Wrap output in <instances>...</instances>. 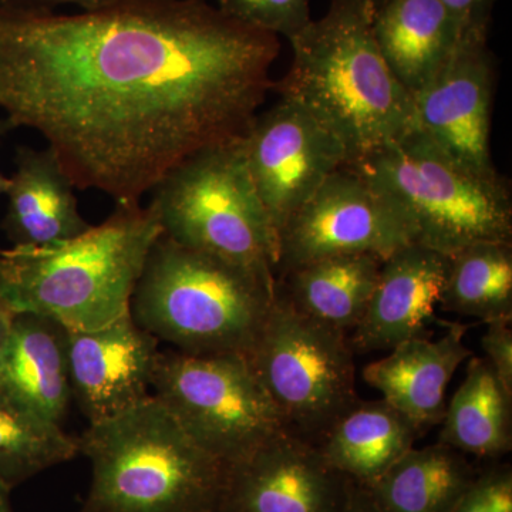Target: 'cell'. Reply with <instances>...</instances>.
Here are the masks:
<instances>
[{
  "instance_id": "6da1fadb",
  "label": "cell",
  "mask_w": 512,
  "mask_h": 512,
  "mask_svg": "<svg viewBox=\"0 0 512 512\" xmlns=\"http://www.w3.org/2000/svg\"><path fill=\"white\" fill-rule=\"evenodd\" d=\"M279 52L202 0L0 8V109L42 134L79 190L140 202L185 158L244 136Z\"/></svg>"
},
{
  "instance_id": "7a4b0ae2",
  "label": "cell",
  "mask_w": 512,
  "mask_h": 512,
  "mask_svg": "<svg viewBox=\"0 0 512 512\" xmlns=\"http://www.w3.org/2000/svg\"><path fill=\"white\" fill-rule=\"evenodd\" d=\"M362 0H332L323 18L292 37L288 73L272 89L342 144L355 164L416 127L414 99L384 62Z\"/></svg>"
},
{
  "instance_id": "3957f363",
  "label": "cell",
  "mask_w": 512,
  "mask_h": 512,
  "mask_svg": "<svg viewBox=\"0 0 512 512\" xmlns=\"http://www.w3.org/2000/svg\"><path fill=\"white\" fill-rule=\"evenodd\" d=\"M163 234L150 207L119 202L79 237L0 251V299L15 313L46 316L70 330L103 328L130 313L147 256Z\"/></svg>"
},
{
  "instance_id": "277c9868",
  "label": "cell",
  "mask_w": 512,
  "mask_h": 512,
  "mask_svg": "<svg viewBox=\"0 0 512 512\" xmlns=\"http://www.w3.org/2000/svg\"><path fill=\"white\" fill-rule=\"evenodd\" d=\"M92 481L80 512H217L227 466L151 394L77 439Z\"/></svg>"
},
{
  "instance_id": "5b68a950",
  "label": "cell",
  "mask_w": 512,
  "mask_h": 512,
  "mask_svg": "<svg viewBox=\"0 0 512 512\" xmlns=\"http://www.w3.org/2000/svg\"><path fill=\"white\" fill-rule=\"evenodd\" d=\"M276 284L161 234L138 278L130 313L158 342L188 355L251 352Z\"/></svg>"
},
{
  "instance_id": "8992f818",
  "label": "cell",
  "mask_w": 512,
  "mask_h": 512,
  "mask_svg": "<svg viewBox=\"0 0 512 512\" xmlns=\"http://www.w3.org/2000/svg\"><path fill=\"white\" fill-rule=\"evenodd\" d=\"M349 165L399 214L413 244L451 256L478 242H512L507 180L464 170L417 126Z\"/></svg>"
},
{
  "instance_id": "52a82bcc",
  "label": "cell",
  "mask_w": 512,
  "mask_h": 512,
  "mask_svg": "<svg viewBox=\"0 0 512 512\" xmlns=\"http://www.w3.org/2000/svg\"><path fill=\"white\" fill-rule=\"evenodd\" d=\"M163 235L276 284L278 244L249 175L242 137L185 158L153 188Z\"/></svg>"
},
{
  "instance_id": "ba28073f",
  "label": "cell",
  "mask_w": 512,
  "mask_h": 512,
  "mask_svg": "<svg viewBox=\"0 0 512 512\" xmlns=\"http://www.w3.org/2000/svg\"><path fill=\"white\" fill-rule=\"evenodd\" d=\"M353 355L346 333L296 311L276 291L247 357L286 429L318 444L359 400Z\"/></svg>"
},
{
  "instance_id": "9c48e42d",
  "label": "cell",
  "mask_w": 512,
  "mask_h": 512,
  "mask_svg": "<svg viewBox=\"0 0 512 512\" xmlns=\"http://www.w3.org/2000/svg\"><path fill=\"white\" fill-rule=\"evenodd\" d=\"M151 394L227 467L288 431L245 355L160 352Z\"/></svg>"
},
{
  "instance_id": "30bf717a",
  "label": "cell",
  "mask_w": 512,
  "mask_h": 512,
  "mask_svg": "<svg viewBox=\"0 0 512 512\" xmlns=\"http://www.w3.org/2000/svg\"><path fill=\"white\" fill-rule=\"evenodd\" d=\"M407 244L412 238L399 214L367 178L345 164L286 221L278 237L276 276L329 256L387 258Z\"/></svg>"
},
{
  "instance_id": "8fae6325",
  "label": "cell",
  "mask_w": 512,
  "mask_h": 512,
  "mask_svg": "<svg viewBox=\"0 0 512 512\" xmlns=\"http://www.w3.org/2000/svg\"><path fill=\"white\" fill-rule=\"evenodd\" d=\"M242 143L276 244L286 221L330 174L348 164L342 144L291 100L256 114Z\"/></svg>"
},
{
  "instance_id": "7c38bea8",
  "label": "cell",
  "mask_w": 512,
  "mask_h": 512,
  "mask_svg": "<svg viewBox=\"0 0 512 512\" xmlns=\"http://www.w3.org/2000/svg\"><path fill=\"white\" fill-rule=\"evenodd\" d=\"M495 64L487 36H461L444 69L414 96L416 126L470 173L500 178L491 156Z\"/></svg>"
},
{
  "instance_id": "4fadbf2b",
  "label": "cell",
  "mask_w": 512,
  "mask_h": 512,
  "mask_svg": "<svg viewBox=\"0 0 512 512\" xmlns=\"http://www.w3.org/2000/svg\"><path fill=\"white\" fill-rule=\"evenodd\" d=\"M355 483L291 431L227 467L217 512H345Z\"/></svg>"
},
{
  "instance_id": "5bb4252c",
  "label": "cell",
  "mask_w": 512,
  "mask_h": 512,
  "mask_svg": "<svg viewBox=\"0 0 512 512\" xmlns=\"http://www.w3.org/2000/svg\"><path fill=\"white\" fill-rule=\"evenodd\" d=\"M158 343L131 313L103 328L67 329L72 397L89 424L126 412L151 396Z\"/></svg>"
},
{
  "instance_id": "9a60e30c",
  "label": "cell",
  "mask_w": 512,
  "mask_h": 512,
  "mask_svg": "<svg viewBox=\"0 0 512 512\" xmlns=\"http://www.w3.org/2000/svg\"><path fill=\"white\" fill-rule=\"evenodd\" d=\"M448 266L450 256L413 242L387 256L365 315L349 338L353 352L390 350L424 336L439 306Z\"/></svg>"
},
{
  "instance_id": "2e32d148",
  "label": "cell",
  "mask_w": 512,
  "mask_h": 512,
  "mask_svg": "<svg viewBox=\"0 0 512 512\" xmlns=\"http://www.w3.org/2000/svg\"><path fill=\"white\" fill-rule=\"evenodd\" d=\"M446 326L440 338L406 340L362 372L363 380L412 421L419 433L443 421L448 384L458 367L473 355L464 343L466 326Z\"/></svg>"
},
{
  "instance_id": "e0dca14e",
  "label": "cell",
  "mask_w": 512,
  "mask_h": 512,
  "mask_svg": "<svg viewBox=\"0 0 512 512\" xmlns=\"http://www.w3.org/2000/svg\"><path fill=\"white\" fill-rule=\"evenodd\" d=\"M15 163L2 222L13 247L59 244L92 227L80 214L76 185L52 148H19Z\"/></svg>"
},
{
  "instance_id": "ac0fdd59",
  "label": "cell",
  "mask_w": 512,
  "mask_h": 512,
  "mask_svg": "<svg viewBox=\"0 0 512 512\" xmlns=\"http://www.w3.org/2000/svg\"><path fill=\"white\" fill-rule=\"evenodd\" d=\"M372 28L384 62L413 99L436 79L461 39L440 0H383Z\"/></svg>"
},
{
  "instance_id": "d6986e66",
  "label": "cell",
  "mask_w": 512,
  "mask_h": 512,
  "mask_svg": "<svg viewBox=\"0 0 512 512\" xmlns=\"http://www.w3.org/2000/svg\"><path fill=\"white\" fill-rule=\"evenodd\" d=\"M0 392L62 423L72 399L67 329L46 316L16 313L0 360Z\"/></svg>"
},
{
  "instance_id": "ffe728a7",
  "label": "cell",
  "mask_w": 512,
  "mask_h": 512,
  "mask_svg": "<svg viewBox=\"0 0 512 512\" xmlns=\"http://www.w3.org/2000/svg\"><path fill=\"white\" fill-rule=\"evenodd\" d=\"M386 258L329 256L276 276V291L296 311L339 332H352L365 315Z\"/></svg>"
},
{
  "instance_id": "44dd1931",
  "label": "cell",
  "mask_w": 512,
  "mask_h": 512,
  "mask_svg": "<svg viewBox=\"0 0 512 512\" xmlns=\"http://www.w3.org/2000/svg\"><path fill=\"white\" fill-rule=\"evenodd\" d=\"M419 434L412 421L386 400H357L316 446L330 466L369 488L412 450Z\"/></svg>"
},
{
  "instance_id": "7402d4cb",
  "label": "cell",
  "mask_w": 512,
  "mask_h": 512,
  "mask_svg": "<svg viewBox=\"0 0 512 512\" xmlns=\"http://www.w3.org/2000/svg\"><path fill=\"white\" fill-rule=\"evenodd\" d=\"M477 474L464 454L437 443L413 447L366 490L377 512H453Z\"/></svg>"
},
{
  "instance_id": "603a6c76",
  "label": "cell",
  "mask_w": 512,
  "mask_h": 512,
  "mask_svg": "<svg viewBox=\"0 0 512 512\" xmlns=\"http://www.w3.org/2000/svg\"><path fill=\"white\" fill-rule=\"evenodd\" d=\"M512 397L483 357L468 359L466 377L444 413L439 443L461 454L497 458L512 447Z\"/></svg>"
},
{
  "instance_id": "cb8c5ba5",
  "label": "cell",
  "mask_w": 512,
  "mask_h": 512,
  "mask_svg": "<svg viewBox=\"0 0 512 512\" xmlns=\"http://www.w3.org/2000/svg\"><path fill=\"white\" fill-rule=\"evenodd\" d=\"M439 305L485 323L512 319V242H478L451 255Z\"/></svg>"
},
{
  "instance_id": "d4e9b609",
  "label": "cell",
  "mask_w": 512,
  "mask_h": 512,
  "mask_svg": "<svg viewBox=\"0 0 512 512\" xmlns=\"http://www.w3.org/2000/svg\"><path fill=\"white\" fill-rule=\"evenodd\" d=\"M60 424L0 392V480L10 488L79 456Z\"/></svg>"
},
{
  "instance_id": "484cf974",
  "label": "cell",
  "mask_w": 512,
  "mask_h": 512,
  "mask_svg": "<svg viewBox=\"0 0 512 512\" xmlns=\"http://www.w3.org/2000/svg\"><path fill=\"white\" fill-rule=\"evenodd\" d=\"M311 0H217V8L239 23L291 40L311 19Z\"/></svg>"
},
{
  "instance_id": "4316f807",
  "label": "cell",
  "mask_w": 512,
  "mask_h": 512,
  "mask_svg": "<svg viewBox=\"0 0 512 512\" xmlns=\"http://www.w3.org/2000/svg\"><path fill=\"white\" fill-rule=\"evenodd\" d=\"M453 512H512L511 466H493L478 473Z\"/></svg>"
},
{
  "instance_id": "83f0119b",
  "label": "cell",
  "mask_w": 512,
  "mask_h": 512,
  "mask_svg": "<svg viewBox=\"0 0 512 512\" xmlns=\"http://www.w3.org/2000/svg\"><path fill=\"white\" fill-rule=\"evenodd\" d=\"M481 346L484 359L512 397V328L511 319L491 320L487 323Z\"/></svg>"
},
{
  "instance_id": "f1b7e54d",
  "label": "cell",
  "mask_w": 512,
  "mask_h": 512,
  "mask_svg": "<svg viewBox=\"0 0 512 512\" xmlns=\"http://www.w3.org/2000/svg\"><path fill=\"white\" fill-rule=\"evenodd\" d=\"M453 19L461 36H487L497 0H440Z\"/></svg>"
},
{
  "instance_id": "f546056e",
  "label": "cell",
  "mask_w": 512,
  "mask_h": 512,
  "mask_svg": "<svg viewBox=\"0 0 512 512\" xmlns=\"http://www.w3.org/2000/svg\"><path fill=\"white\" fill-rule=\"evenodd\" d=\"M119 0H0V8L30 10V12H53L57 6L72 5L82 12H94L109 8Z\"/></svg>"
},
{
  "instance_id": "4dcf8cb0",
  "label": "cell",
  "mask_w": 512,
  "mask_h": 512,
  "mask_svg": "<svg viewBox=\"0 0 512 512\" xmlns=\"http://www.w3.org/2000/svg\"><path fill=\"white\" fill-rule=\"evenodd\" d=\"M345 512H377V510L370 498L369 491L356 484Z\"/></svg>"
},
{
  "instance_id": "1f68e13d",
  "label": "cell",
  "mask_w": 512,
  "mask_h": 512,
  "mask_svg": "<svg viewBox=\"0 0 512 512\" xmlns=\"http://www.w3.org/2000/svg\"><path fill=\"white\" fill-rule=\"evenodd\" d=\"M16 313L0 299V360H2L3 352H5L6 345L12 330L13 319Z\"/></svg>"
},
{
  "instance_id": "d6a6232c",
  "label": "cell",
  "mask_w": 512,
  "mask_h": 512,
  "mask_svg": "<svg viewBox=\"0 0 512 512\" xmlns=\"http://www.w3.org/2000/svg\"><path fill=\"white\" fill-rule=\"evenodd\" d=\"M13 488H10L5 481L0 480V512H15L10 503V493Z\"/></svg>"
},
{
  "instance_id": "836d02e7",
  "label": "cell",
  "mask_w": 512,
  "mask_h": 512,
  "mask_svg": "<svg viewBox=\"0 0 512 512\" xmlns=\"http://www.w3.org/2000/svg\"><path fill=\"white\" fill-rule=\"evenodd\" d=\"M12 123L8 119L0 120V136L8 133V131L13 130ZM9 188V177H5L2 173H0V195L6 194Z\"/></svg>"
},
{
  "instance_id": "e575fe53",
  "label": "cell",
  "mask_w": 512,
  "mask_h": 512,
  "mask_svg": "<svg viewBox=\"0 0 512 512\" xmlns=\"http://www.w3.org/2000/svg\"><path fill=\"white\" fill-rule=\"evenodd\" d=\"M363 3L372 10L373 13H375V10L379 8L380 3L383 2V0H362Z\"/></svg>"
}]
</instances>
